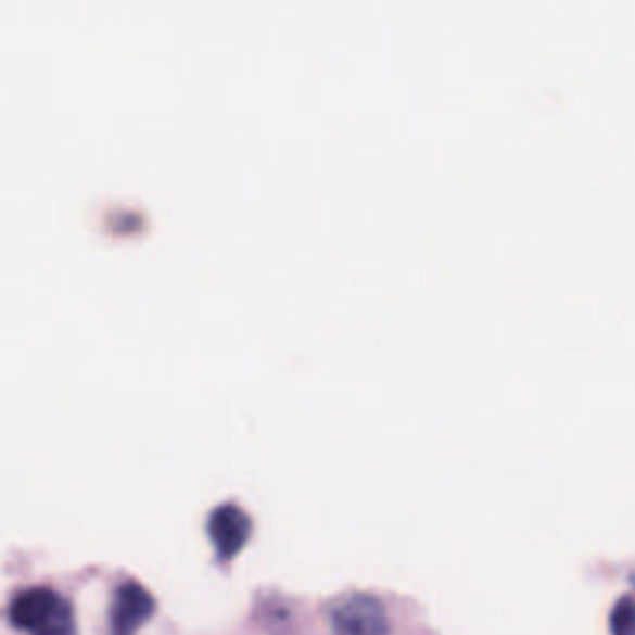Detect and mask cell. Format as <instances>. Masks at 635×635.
Listing matches in <instances>:
<instances>
[{"label": "cell", "instance_id": "obj_1", "mask_svg": "<svg viewBox=\"0 0 635 635\" xmlns=\"http://www.w3.org/2000/svg\"><path fill=\"white\" fill-rule=\"evenodd\" d=\"M8 619L27 635H79L72 602L51 587L20 590L8 606Z\"/></svg>", "mask_w": 635, "mask_h": 635}, {"label": "cell", "instance_id": "obj_2", "mask_svg": "<svg viewBox=\"0 0 635 635\" xmlns=\"http://www.w3.org/2000/svg\"><path fill=\"white\" fill-rule=\"evenodd\" d=\"M332 635H392L384 604L364 590H348L328 604Z\"/></svg>", "mask_w": 635, "mask_h": 635}, {"label": "cell", "instance_id": "obj_3", "mask_svg": "<svg viewBox=\"0 0 635 635\" xmlns=\"http://www.w3.org/2000/svg\"><path fill=\"white\" fill-rule=\"evenodd\" d=\"M155 596L142 583L127 580L114 590L109 609V632L111 635H137L155 615Z\"/></svg>", "mask_w": 635, "mask_h": 635}, {"label": "cell", "instance_id": "obj_4", "mask_svg": "<svg viewBox=\"0 0 635 635\" xmlns=\"http://www.w3.org/2000/svg\"><path fill=\"white\" fill-rule=\"evenodd\" d=\"M209 537L218 561H233L252 537V518L237 504L218 505L207 518Z\"/></svg>", "mask_w": 635, "mask_h": 635}, {"label": "cell", "instance_id": "obj_5", "mask_svg": "<svg viewBox=\"0 0 635 635\" xmlns=\"http://www.w3.org/2000/svg\"><path fill=\"white\" fill-rule=\"evenodd\" d=\"M609 628L613 635H635V600L622 598L609 617Z\"/></svg>", "mask_w": 635, "mask_h": 635}]
</instances>
